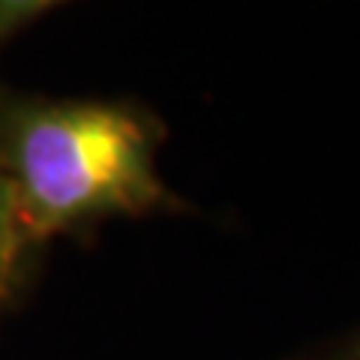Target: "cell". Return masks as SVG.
Instances as JSON below:
<instances>
[{
    "label": "cell",
    "instance_id": "1",
    "mask_svg": "<svg viewBox=\"0 0 360 360\" xmlns=\"http://www.w3.org/2000/svg\"><path fill=\"white\" fill-rule=\"evenodd\" d=\"M162 139V123L127 99L0 94V168L27 243L184 210L160 172Z\"/></svg>",
    "mask_w": 360,
    "mask_h": 360
},
{
    "label": "cell",
    "instance_id": "2",
    "mask_svg": "<svg viewBox=\"0 0 360 360\" xmlns=\"http://www.w3.org/2000/svg\"><path fill=\"white\" fill-rule=\"evenodd\" d=\"M30 252V243L21 231L13 186L0 168V303L9 297L15 279L21 276V264Z\"/></svg>",
    "mask_w": 360,
    "mask_h": 360
},
{
    "label": "cell",
    "instance_id": "3",
    "mask_svg": "<svg viewBox=\"0 0 360 360\" xmlns=\"http://www.w3.org/2000/svg\"><path fill=\"white\" fill-rule=\"evenodd\" d=\"M54 4L45 0H0V49L13 42L21 30L37 25L42 15H49Z\"/></svg>",
    "mask_w": 360,
    "mask_h": 360
},
{
    "label": "cell",
    "instance_id": "4",
    "mask_svg": "<svg viewBox=\"0 0 360 360\" xmlns=\"http://www.w3.org/2000/svg\"><path fill=\"white\" fill-rule=\"evenodd\" d=\"M288 360H360V324L312 348H303V352L291 354Z\"/></svg>",
    "mask_w": 360,
    "mask_h": 360
}]
</instances>
